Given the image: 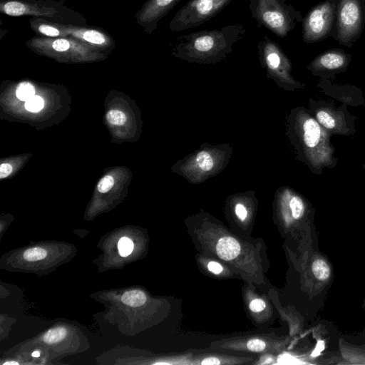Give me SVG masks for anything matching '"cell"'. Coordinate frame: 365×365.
<instances>
[{"mask_svg":"<svg viewBox=\"0 0 365 365\" xmlns=\"http://www.w3.org/2000/svg\"><path fill=\"white\" fill-rule=\"evenodd\" d=\"M361 8L359 0H341L338 9V36L343 42L353 39L361 28Z\"/></svg>","mask_w":365,"mask_h":365,"instance_id":"cell-10","label":"cell"},{"mask_svg":"<svg viewBox=\"0 0 365 365\" xmlns=\"http://www.w3.org/2000/svg\"><path fill=\"white\" fill-rule=\"evenodd\" d=\"M0 12L11 16H31L64 24L86 26L87 19L63 1L1 0Z\"/></svg>","mask_w":365,"mask_h":365,"instance_id":"cell-2","label":"cell"},{"mask_svg":"<svg viewBox=\"0 0 365 365\" xmlns=\"http://www.w3.org/2000/svg\"><path fill=\"white\" fill-rule=\"evenodd\" d=\"M114 185V178L110 175H106L99 181L97 189L101 193L108 192Z\"/></svg>","mask_w":365,"mask_h":365,"instance_id":"cell-26","label":"cell"},{"mask_svg":"<svg viewBox=\"0 0 365 365\" xmlns=\"http://www.w3.org/2000/svg\"><path fill=\"white\" fill-rule=\"evenodd\" d=\"M257 50L260 64L268 78L281 85L294 83L291 62L278 43L263 36L258 41Z\"/></svg>","mask_w":365,"mask_h":365,"instance_id":"cell-7","label":"cell"},{"mask_svg":"<svg viewBox=\"0 0 365 365\" xmlns=\"http://www.w3.org/2000/svg\"><path fill=\"white\" fill-rule=\"evenodd\" d=\"M347 56L341 51H329L316 58L311 63L314 68L320 70H336L345 66Z\"/></svg>","mask_w":365,"mask_h":365,"instance_id":"cell-13","label":"cell"},{"mask_svg":"<svg viewBox=\"0 0 365 365\" xmlns=\"http://www.w3.org/2000/svg\"><path fill=\"white\" fill-rule=\"evenodd\" d=\"M29 23L38 36L75 38L103 53L115 47L113 38L99 28L55 23L36 17H31Z\"/></svg>","mask_w":365,"mask_h":365,"instance_id":"cell-4","label":"cell"},{"mask_svg":"<svg viewBox=\"0 0 365 365\" xmlns=\"http://www.w3.org/2000/svg\"><path fill=\"white\" fill-rule=\"evenodd\" d=\"M202 364H220V361L218 360V359L215 357H210L205 359L203 361H201Z\"/></svg>","mask_w":365,"mask_h":365,"instance_id":"cell-31","label":"cell"},{"mask_svg":"<svg viewBox=\"0 0 365 365\" xmlns=\"http://www.w3.org/2000/svg\"><path fill=\"white\" fill-rule=\"evenodd\" d=\"M245 32L243 24H235L182 35L177 37L171 53L189 63H216L232 51L233 44L240 40Z\"/></svg>","mask_w":365,"mask_h":365,"instance_id":"cell-1","label":"cell"},{"mask_svg":"<svg viewBox=\"0 0 365 365\" xmlns=\"http://www.w3.org/2000/svg\"><path fill=\"white\" fill-rule=\"evenodd\" d=\"M32 51L63 61H91L102 59L104 53L77 39L36 36L26 42Z\"/></svg>","mask_w":365,"mask_h":365,"instance_id":"cell-3","label":"cell"},{"mask_svg":"<svg viewBox=\"0 0 365 365\" xmlns=\"http://www.w3.org/2000/svg\"><path fill=\"white\" fill-rule=\"evenodd\" d=\"M108 122L114 125H122L126 120L125 114L119 110H110L106 114Z\"/></svg>","mask_w":365,"mask_h":365,"instance_id":"cell-22","label":"cell"},{"mask_svg":"<svg viewBox=\"0 0 365 365\" xmlns=\"http://www.w3.org/2000/svg\"><path fill=\"white\" fill-rule=\"evenodd\" d=\"M235 212L237 217L243 221L247 217V210L242 203H237L235 206Z\"/></svg>","mask_w":365,"mask_h":365,"instance_id":"cell-28","label":"cell"},{"mask_svg":"<svg viewBox=\"0 0 365 365\" xmlns=\"http://www.w3.org/2000/svg\"><path fill=\"white\" fill-rule=\"evenodd\" d=\"M249 9L258 26L265 27L279 38L285 37L301 20L299 12L286 0H250Z\"/></svg>","mask_w":365,"mask_h":365,"instance_id":"cell-5","label":"cell"},{"mask_svg":"<svg viewBox=\"0 0 365 365\" xmlns=\"http://www.w3.org/2000/svg\"><path fill=\"white\" fill-rule=\"evenodd\" d=\"M312 269L317 279L324 281L330 277V268L327 263L322 259H317L312 263Z\"/></svg>","mask_w":365,"mask_h":365,"instance_id":"cell-18","label":"cell"},{"mask_svg":"<svg viewBox=\"0 0 365 365\" xmlns=\"http://www.w3.org/2000/svg\"><path fill=\"white\" fill-rule=\"evenodd\" d=\"M25 108L30 112H39L44 106V101L41 96H34L25 102Z\"/></svg>","mask_w":365,"mask_h":365,"instance_id":"cell-23","label":"cell"},{"mask_svg":"<svg viewBox=\"0 0 365 365\" xmlns=\"http://www.w3.org/2000/svg\"><path fill=\"white\" fill-rule=\"evenodd\" d=\"M245 346L248 350L259 352L267 349V343L259 338H254L248 340Z\"/></svg>","mask_w":365,"mask_h":365,"instance_id":"cell-25","label":"cell"},{"mask_svg":"<svg viewBox=\"0 0 365 365\" xmlns=\"http://www.w3.org/2000/svg\"><path fill=\"white\" fill-rule=\"evenodd\" d=\"M265 307V302L259 298L252 300L249 304L250 309L253 312H260L264 310Z\"/></svg>","mask_w":365,"mask_h":365,"instance_id":"cell-27","label":"cell"},{"mask_svg":"<svg viewBox=\"0 0 365 365\" xmlns=\"http://www.w3.org/2000/svg\"><path fill=\"white\" fill-rule=\"evenodd\" d=\"M3 364H4V365H9V364H11V365H13V364H16V365H18V364H19V363H18L17 361H10L4 362Z\"/></svg>","mask_w":365,"mask_h":365,"instance_id":"cell-32","label":"cell"},{"mask_svg":"<svg viewBox=\"0 0 365 365\" xmlns=\"http://www.w3.org/2000/svg\"><path fill=\"white\" fill-rule=\"evenodd\" d=\"M13 167L8 163H1L0 165V178L3 179L11 174Z\"/></svg>","mask_w":365,"mask_h":365,"instance_id":"cell-29","label":"cell"},{"mask_svg":"<svg viewBox=\"0 0 365 365\" xmlns=\"http://www.w3.org/2000/svg\"><path fill=\"white\" fill-rule=\"evenodd\" d=\"M207 269L213 274H218L222 272V267L216 262H210L207 264Z\"/></svg>","mask_w":365,"mask_h":365,"instance_id":"cell-30","label":"cell"},{"mask_svg":"<svg viewBox=\"0 0 365 365\" xmlns=\"http://www.w3.org/2000/svg\"><path fill=\"white\" fill-rule=\"evenodd\" d=\"M181 0H148L136 12L135 18L145 33L151 34L158 24Z\"/></svg>","mask_w":365,"mask_h":365,"instance_id":"cell-11","label":"cell"},{"mask_svg":"<svg viewBox=\"0 0 365 365\" xmlns=\"http://www.w3.org/2000/svg\"><path fill=\"white\" fill-rule=\"evenodd\" d=\"M118 248L122 257H127L133 250V243L128 237H123L118 241Z\"/></svg>","mask_w":365,"mask_h":365,"instance_id":"cell-24","label":"cell"},{"mask_svg":"<svg viewBox=\"0 0 365 365\" xmlns=\"http://www.w3.org/2000/svg\"><path fill=\"white\" fill-rule=\"evenodd\" d=\"M67 333V329L64 327H57L47 331L43 336V340L48 344H56L63 340Z\"/></svg>","mask_w":365,"mask_h":365,"instance_id":"cell-17","label":"cell"},{"mask_svg":"<svg viewBox=\"0 0 365 365\" xmlns=\"http://www.w3.org/2000/svg\"><path fill=\"white\" fill-rule=\"evenodd\" d=\"M297 128L302 149L308 155L317 157V155L322 154L325 159L330 150L325 135L317 120L309 116L301 117Z\"/></svg>","mask_w":365,"mask_h":365,"instance_id":"cell-9","label":"cell"},{"mask_svg":"<svg viewBox=\"0 0 365 365\" xmlns=\"http://www.w3.org/2000/svg\"><path fill=\"white\" fill-rule=\"evenodd\" d=\"M46 255V250L41 247H31L23 252V258L28 262L41 260L44 259Z\"/></svg>","mask_w":365,"mask_h":365,"instance_id":"cell-21","label":"cell"},{"mask_svg":"<svg viewBox=\"0 0 365 365\" xmlns=\"http://www.w3.org/2000/svg\"><path fill=\"white\" fill-rule=\"evenodd\" d=\"M316 120L324 128L333 130L336 127V118L329 112L320 110L316 113Z\"/></svg>","mask_w":365,"mask_h":365,"instance_id":"cell-19","label":"cell"},{"mask_svg":"<svg viewBox=\"0 0 365 365\" xmlns=\"http://www.w3.org/2000/svg\"><path fill=\"white\" fill-rule=\"evenodd\" d=\"M121 301L128 306L138 307L145 304L146 295L141 290H129L123 293Z\"/></svg>","mask_w":365,"mask_h":365,"instance_id":"cell-16","label":"cell"},{"mask_svg":"<svg viewBox=\"0 0 365 365\" xmlns=\"http://www.w3.org/2000/svg\"><path fill=\"white\" fill-rule=\"evenodd\" d=\"M284 206L288 207L292 219L299 220L304 213V204L302 199L290 191H285L284 195Z\"/></svg>","mask_w":365,"mask_h":365,"instance_id":"cell-15","label":"cell"},{"mask_svg":"<svg viewBox=\"0 0 365 365\" xmlns=\"http://www.w3.org/2000/svg\"><path fill=\"white\" fill-rule=\"evenodd\" d=\"M34 357H38L40 356V352L38 351H35L31 354Z\"/></svg>","mask_w":365,"mask_h":365,"instance_id":"cell-33","label":"cell"},{"mask_svg":"<svg viewBox=\"0 0 365 365\" xmlns=\"http://www.w3.org/2000/svg\"><path fill=\"white\" fill-rule=\"evenodd\" d=\"M232 0H190L180 8L168 24L173 32L197 27L214 18Z\"/></svg>","mask_w":365,"mask_h":365,"instance_id":"cell-6","label":"cell"},{"mask_svg":"<svg viewBox=\"0 0 365 365\" xmlns=\"http://www.w3.org/2000/svg\"><path fill=\"white\" fill-rule=\"evenodd\" d=\"M35 94V88L29 82L23 81L18 84L16 90V97L21 101H26Z\"/></svg>","mask_w":365,"mask_h":365,"instance_id":"cell-20","label":"cell"},{"mask_svg":"<svg viewBox=\"0 0 365 365\" xmlns=\"http://www.w3.org/2000/svg\"><path fill=\"white\" fill-rule=\"evenodd\" d=\"M212 150H202L195 153L186 161V174L197 175L199 177L214 173V170L218 168L219 157ZM190 174V175H191Z\"/></svg>","mask_w":365,"mask_h":365,"instance_id":"cell-12","label":"cell"},{"mask_svg":"<svg viewBox=\"0 0 365 365\" xmlns=\"http://www.w3.org/2000/svg\"><path fill=\"white\" fill-rule=\"evenodd\" d=\"M215 250L220 259L229 261L236 258L240 255L241 247L237 240L232 237L225 236L217 241Z\"/></svg>","mask_w":365,"mask_h":365,"instance_id":"cell-14","label":"cell"},{"mask_svg":"<svg viewBox=\"0 0 365 365\" xmlns=\"http://www.w3.org/2000/svg\"><path fill=\"white\" fill-rule=\"evenodd\" d=\"M334 19V6L329 1L313 8L303 22V39L312 43L324 37L331 28Z\"/></svg>","mask_w":365,"mask_h":365,"instance_id":"cell-8","label":"cell"}]
</instances>
